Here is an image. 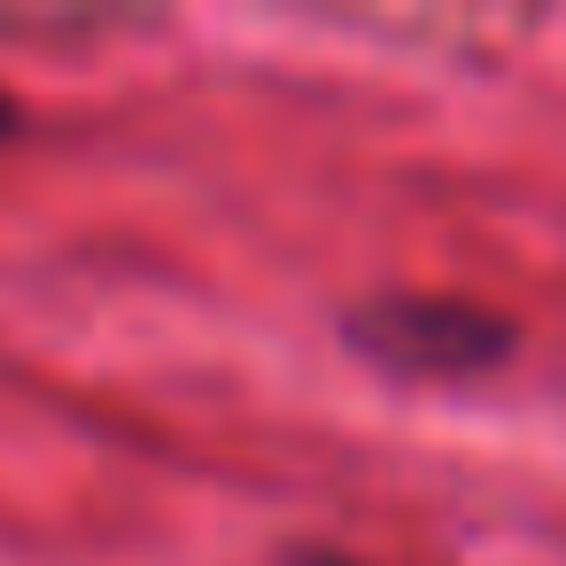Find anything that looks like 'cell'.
Returning a JSON list of instances; mask_svg holds the SVG:
<instances>
[{"label": "cell", "instance_id": "cell-2", "mask_svg": "<svg viewBox=\"0 0 566 566\" xmlns=\"http://www.w3.org/2000/svg\"><path fill=\"white\" fill-rule=\"evenodd\" d=\"M17 133H24V102L0 86V140H17Z\"/></svg>", "mask_w": 566, "mask_h": 566}, {"label": "cell", "instance_id": "cell-1", "mask_svg": "<svg viewBox=\"0 0 566 566\" xmlns=\"http://www.w3.org/2000/svg\"><path fill=\"white\" fill-rule=\"evenodd\" d=\"M342 349L388 380H481L520 349V326L473 295H365L342 311Z\"/></svg>", "mask_w": 566, "mask_h": 566}, {"label": "cell", "instance_id": "cell-3", "mask_svg": "<svg viewBox=\"0 0 566 566\" xmlns=\"http://www.w3.org/2000/svg\"><path fill=\"white\" fill-rule=\"evenodd\" d=\"M287 566H357L349 551H287Z\"/></svg>", "mask_w": 566, "mask_h": 566}]
</instances>
